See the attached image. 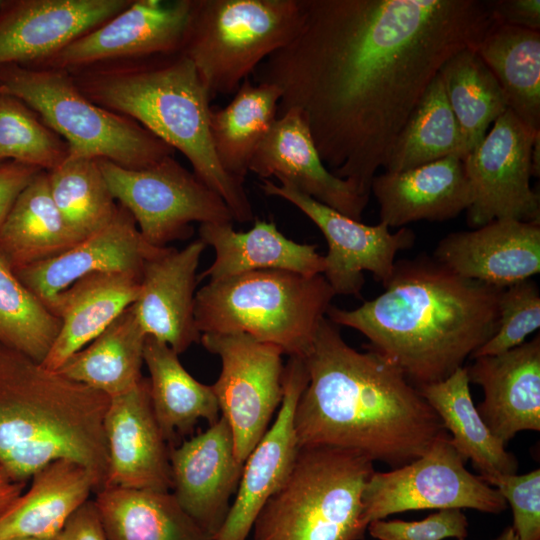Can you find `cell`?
Listing matches in <instances>:
<instances>
[{
	"instance_id": "6da1fadb",
	"label": "cell",
	"mask_w": 540,
	"mask_h": 540,
	"mask_svg": "<svg viewBox=\"0 0 540 540\" xmlns=\"http://www.w3.org/2000/svg\"><path fill=\"white\" fill-rule=\"evenodd\" d=\"M294 38L253 72L297 110L319 156L369 199L376 172L443 64L496 23L480 0H302Z\"/></svg>"
},
{
	"instance_id": "7a4b0ae2",
	"label": "cell",
	"mask_w": 540,
	"mask_h": 540,
	"mask_svg": "<svg viewBox=\"0 0 540 540\" xmlns=\"http://www.w3.org/2000/svg\"><path fill=\"white\" fill-rule=\"evenodd\" d=\"M302 358L309 381L294 413L300 447L353 449L397 468L447 433L393 362L372 349L349 346L327 317Z\"/></svg>"
},
{
	"instance_id": "3957f363",
	"label": "cell",
	"mask_w": 540,
	"mask_h": 540,
	"mask_svg": "<svg viewBox=\"0 0 540 540\" xmlns=\"http://www.w3.org/2000/svg\"><path fill=\"white\" fill-rule=\"evenodd\" d=\"M501 290L421 256L396 261L374 299L351 310L331 305L326 316L363 334L370 349L420 387L463 367L495 333Z\"/></svg>"
},
{
	"instance_id": "277c9868",
	"label": "cell",
	"mask_w": 540,
	"mask_h": 540,
	"mask_svg": "<svg viewBox=\"0 0 540 540\" xmlns=\"http://www.w3.org/2000/svg\"><path fill=\"white\" fill-rule=\"evenodd\" d=\"M110 398L0 345V465L26 482L57 460L86 467L105 486ZM96 492V493H97Z\"/></svg>"
},
{
	"instance_id": "5b68a950",
	"label": "cell",
	"mask_w": 540,
	"mask_h": 540,
	"mask_svg": "<svg viewBox=\"0 0 540 540\" xmlns=\"http://www.w3.org/2000/svg\"><path fill=\"white\" fill-rule=\"evenodd\" d=\"M69 73L92 102L135 120L179 150L197 178L223 199L233 220L254 219L244 184L228 175L216 157L209 128L212 99L185 55L106 62Z\"/></svg>"
},
{
	"instance_id": "8992f818",
	"label": "cell",
	"mask_w": 540,
	"mask_h": 540,
	"mask_svg": "<svg viewBox=\"0 0 540 540\" xmlns=\"http://www.w3.org/2000/svg\"><path fill=\"white\" fill-rule=\"evenodd\" d=\"M335 296L322 274L254 271L201 287L195 322L201 334L245 333L304 357Z\"/></svg>"
},
{
	"instance_id": "52a82bcc",
	"label": "cell",
	"mask_w": 540,
	"mask_h": 540,
	"mask_svg": "<svg viewBox=\"0 0 540 540\" xmlns=\"http://www.w3.org/2000/svg\"><path fill=\"white\" fill-rule=\"evenodd\" d=\"M373 463L353 449L300 447L286 480L256 517L252 540H363L362 494Z\"/></svg>"
},
{
	"instance_id": "ba28073f",
	"label": "cell",
	"mask_w": 540,
	"mask_h": 540,
	"mask_svg": "<svg viewBox=\"0 0 540 540\" xmlns=\"http://www.w3.org/2000/svg\"><path fill=\"white\" fill-rule=\"evenodd\" d=\"M0 93L29 106L67 143L69 156L106 159L124 168L142 169L175 152L135 120L92 102L65 70L3 67Z\"/></svg>"
},
{
	"instance_id": "9c48e42d",
	"label": "cell",
	"mask_w": 540,
	"mask_h": 540,
	"mask_svg": "<svg viewBox=\"0 0 540 540\" xmlns=\"http://www.w3.org/2000/svg\"><path fill=\"white\" fill-rule=\"evenodd\" d=\"M302 0H192L181 53L210 98L234 95L242 82L296 35Z\"/></svg>"
},
{
	"instance_id": "30bf717a",
	"label": "cell",
	"mask_w": 540,
	"mask_h": 540,
	"mask_svg": "<svg viewBox=\"0 0 540 540\" xmlns=\"http://www.w3.org/2000/svg\"><path fill=\"white\" fill-rule=\"evenodd\" d=\"M119 205L133 217L143 239L155 247L188 238L192 222L227 223L233 218L223 199L173 156L142 169L98 159Z\"/></svg>"
},
{
	"instance_id": "8fae6325",
	"label": "cell",
	"mask_w": 540,
	"mask_h": 540,
	"mask_svg": "<svg viewBox=\"0 0 540 540\" xmlns=\"http://www.w3.org/2000/svg\"><path fill=\"white\" fill-rule=\"evenodd\" d=\"M465 463L446 433L413 461L388 472L374 471L362 494L365 523L413 510H506L499 491L469 472Z\"/></svg>"
},
{
	"instance_id": "7c38bea8",
	"label": "cell",
	"mask_w": 540,
	"mask_h": 540,
	"mask_svg": "<svg viewBox=\"0 0 540 540\" xmlns=\"http://www.w3.org/2000/svg\"><path fill=\"white\" fill-rule=\"evenodd\" d=\"M200 342L221 360L211 386L232 431L236 457L244 464L281 405L284 353L245 333H203Z\"/></svg>"
},
{
	"instance_id": "4fadbf2b",
	"label": "cell",
	"mask_w": 540,
	"mask_h": 540,
	"mask_svg": "<svg viewBox=\"0 0 540 540\" xmlns=\"http://www.w3.org/2000/svg\"><path fill=\"white\" fill-rule=\"evenodd\" d=\"M539 135L507 109L463 159L472 191L466 210L470 227L497 219L540 223V196L530 185Z\"/></svg>"
},
{
	"instance_id": "5bb4252c",
	"label": "cell",
	"mask_w": 540,
	"mask_h": 540,
	"mask_svg": "<svg viewBox=\"0 0 540 540\" xmlns=\"http://www.w3.org/2000/svg\"><path fill=\"white\" fill-rule=\"evenodd\" d=\"M262 191L282 198L305 214L323 233L328 245L322 273L335 295L360 297L365 283L364 271L373 274L383 286L391 278L395 257L415 242L408 228L392 233L379 222L366 225L318 202L286 181L263 179Z\"/></svg>"
},
{
	"instance_id": "9a60e30c",
	"label": "cell",
	"mask_w": 540,
	"mask_h": 540,
	"mask_svg": "<svg viewBox=\"0 0 540 540\" xmlns=\"http://www.w3.org/2000/svg\"><path fill=\"white\" fill-rule=\"evenodd\" d=\"M192 0H136L36 67L74 71L181 51Z\"/></svg>"
},
{
	"instance_id": "2e32d148",
	"label": "cell",
	"mask_w": 540,
	"mask_h": 540,
	"mask_svg": "<svg viewBox=\"0 0 540 540\" xmlns=\"http://www.w3.org/2000/svg\"><path fill=\"white\" fill-rule=\"evenodd\" d=\"M308 381L304 359L290 356L277 417L246 459L227 518L213 540H247L259 512L289 475L300 450L294 413Z\"/></svg>"
},
{
	"instance_id": "e0dca14e",
	"label": "cell",
	"mask_w": 540,
	"mask_h": 540,
	"mask_svg": "<svg viewBox=\"0 0 540 540\" xmlns=\"http://www.w3.org/2000/svg\"><path fill=\"white\" fill-rule=\"evenodd\" d=\"M172 494L180 507L213 540L229 513L244 464L235 454L224 416L169 452Z\"/></svg>"
},
{
	"instance_id": "ac0fdd59",
	"label": "cell",
	"mask_w": 540,
	"mask_h": 540,
	"mask_svg": "<svg viewBox=\"0 0 540 540\" xmlns=\"http://www.w3.org/2000/svg\"><path fill=\"white\" fill-rule=\"evenodd\" d=\"M132 0H8L0 9V69L36 67Z\"/></svg>"
},
{
	"instance_id": "d6986e66",
	"label": "cell",
	"mask_w": 540,
	"mask_h": 540,
	"mask_svg": "<svg viewBox=\"0 0 540 540\" xmlns=\"http://www.w3.org/2000/svg\"><path fill=\"white\" fill-rule=\"evenodd\" d=\"M104 426L109 464L103 489L171 492L170 448L153 412L148 378L110 398Z\"/></svg>"
},
{
	"instance_id": "ffe728a7",
	"label": "cell",
	"mask_w": 540,
	"mask_h": 540,
	"mask_svg": "<svg viewBox=\"0 0 540 540\" xmlns=\"http://www.w3.org/2000/svg\"><path fill=\"white\" fill-rule=\"evenodd\" d=\"M205 247L198 239L181 250L159 248L144 263L139 295L131 305L145 334L165 342L177 354L200 342L194 312L195 289Z\"/></svg>"
},
{
	"instance_id": "44dd1931",
	"label": "cell",
	"mask_w": 540,
	"mask_h": 540,
	"mask_svg": "<svg viewBox=\"0 0 540 540\" xmlns=\"http://www.w3.org/2000/svg\"><path fill=\"white\" fill-rule=\"evenodd\" d=\"M159 248L143 239L131 214L118 204L100 230L53 258L14 272L49 309L60 292L92 273L122 272L141 279L145 261Z\"/></svg>"
},
{
	"instance_id": "7402d4cb",
	"label": "cell",
	"mask_w": 540,
	"mask_h": 540,
	"mask_svg": "<svg viewBox=\"0 0 540 540\" xmlns=\"http://www.w3.org/2000/svg\"><path fill=\"white\" fill-rule=\"evenodd\" d=\"M433 258L463 278L503 289L540 272V223L497 219L453 232Z\"/></svg>"
},
{
	"instance_id": "603a6c76",
	"label": "cell",
	"mask_w": 540,
	"mask_h": 540,
	"mask_svg": "<svg viewBox=\"0 0 540 540\" xmlns=\"http://www.w3.org/2000/svg\"><path fill=\"white\" fill-rule=\"evenodd\" d=\"M249 171L260 178L275 177L318 202L361 221L369 199L322 162L300 113L291 109L278 116L257 148Z\"/></svg>"
},
{
	"instance_id": "cb8c5ba5",
	"label": "cell",
	"mask_w": 540,
	"mask_h": 540,
	"mask_svg": "<svg viewBox=\"0 0 540 540\" xmlns=\"http://www.w3.org/2000/svg\"><path fill=\"white\" fill-rule=\"evenodd\" d=\"M470 383L482 387L477 407L490 431L505 445L522 431H540V336L505 353L474 358Z\"/></svg>"
},
{
	"instance_id": "d4e9b609",
	"label": "cell",
	"mask_w": 540,
	"mask_h": 540,
	"mask_svg": "<svg viewBox=\"0 0 540 540\" xmlns=\"http://www.w3.org/2000/svg\"><path fill=\"white\" fill-rule=\"evenodd\" d=\"M380 222L390 227L442 222L467 210L472 191L463 159L450 156L406 171L376 175L371 184Z\"/></svg>"
},
{
	"instance_id": "484cf974",
	"label": "cell",
	"mask_w": 540,
	"mask_h": 540,
	"mask_svg": "<svg viewBox=\"0 0 540 540\" xmlns=\"http://www.w3.org/2000/svg\"><path fill=\"white\" fill-rule=\"evenodd\" d=\"M199 239L214 249L215 258L198 280L218 281L262 270L313 276L325 268L324 256L315 245L288 239L271 221L256 219L246 232L235 231L232 222L204 223L199 227Z\"/></svg>"
},
{
	"instance_id": "4316f807",
	"label": "cell",
	"mask_w": 540,
	"mask_h": 540,
	"mask_svg": "<svg viewBox=\"0 0 540 540\" xmlns=\"http://www.w3.org/2000/svg\"><path fill=\"white\" fill-rule=\"evenodd\" d=\"M140 279L122 272L89 274L60 292L49 306L60 329L42 365L58 370L137 299Z\"/></svg>"
},
{
	"instance_id": "83f0119b",
	"label": "cell",
	"mask_w": 540,
	"mask_h": 540,
	"mask_svg": "<svg viewBox=\"0 0 540 540\" xmlns=\"http://www.w3.org/2000/svg\"><path fill=\"white\" fill-rule=\"evenodd\" d=\"M31 485L0 515V540H54L92 492L93 474L83 465L57 460L39 469Z\"/></svg>"
},
{
	"instance_id": "f1b7e54d",
	"label": "cell",
	"mask_w": 540,
	"mask_h": 540,
	"mask_svg": "<svg viewBox=\"0 0 540 540\" xmlns=\"http://www.w3.org/2000/svg\"><path fill=\"white\" fill-rule=\"evenodd\" d=\"M465 366L444 380L417 387L440 418L450 441L467 462L470 460L480 477L488 483L501 475L515 474L516 457L505 449L487 427L474 405Z\"/></svg>"
},
{
	"instance_id": "f546056e",
	"label": "cell",
	"mask_w": 540,
	"mask_h": 540,
	"mask_svg": "<svg viewBox=\"0 0 540 540\" xmlns=\"http://www.w3.org/2000/svg\"><path fill=\"white\" fill-rule=\"evenodd\" d=\"M168 344L146 336L144 364L150 377V398L155 418L167 441L190 434L200 420L209 425L220 417L211 385L197 381Z\"/></svg>"
},
{
	"instance_id": "4dcf8cb0",
	"label": "cell",
	"mask_w": 540,
	"mask_h": 540,
	"mask_svg": "<svg viewBox=\"0 0 540 540\" xmlns=\"http://www.w3.org/2000/svg\"><path fill=\"white\" fill-rule=\"evenodd\" d=\"M40 171L21 191L0 226V257L17 271L53 258L76 244Z\"/></svg>"
},
{
	"instance_id": "1f68e13d",
	"label": "cell",
	"mask_w": 540,
	"mask_h": 540,
	"mask_svg": "<svg viewBox=\"0 0 540 540\" xmlns=\"http://www.w3.org/2000/svg\"><path fill=\"white\" fill-rule=\"evenodd\" d=\"M281 91L245 79L224 107H211L209 128L223 170L244 184L251 160L277 118Z\"/></svg>"
},
{
	"instance_id": "d6a6232c",
	"label": "cell",
	"mask_w": 540,
	"mask_h": 540,
	"mask_svg": "<svg viewBox=\"0 0 540 540\" xmlns=\"http://www.w3.org/2000/svg\"><path fill=\"white\" fill-rule=\"evenodd\" d=\"M146 334L131 306L56 371L113 398L143 378Z\"/></svg>"
},
{
	"instance_id": "836d02e7",
	"label": "cell",
	"mask_w": 540,
	"mask_h": 540,
	"mask_svg": "<svg viewBox=\"0 0 540 540\" xmlns=\"http://www.w3.org/2000/svg\"><path fill=\"white\" fill-rule=\"evenodd\" d=\"M94 501L108 540H212L171 492L105 488Z\"/></svg>"
},
{
	"instance_id": "e575fe53",
	"label": "cell",
	"mask_w": 540,
	"mask_h": 540,
	"mask_svg": "<svg viewBox=\"0 0 540 540\" xmlns=\"http://www.w3.org/2000/svg\"><path fill=\"white\" fill-rule=\"evenodd\" d=\"M477 52L497 79L508 109L540 131V31L496 22Z\"/></svg>"
},
{
	"instance_id": "d590c367",
	"label": "cell",
	"mask_w": 540,
	"mask_h": 540,
	"mask_svg": "<svg viewBox=\"0 0 540 540\" xmlns=\"http://www.w3.org/2000/svg\"><path fill=\"white\" fill-rule=\"evenodd\" d=\"M469 154L439 73L399 133L385 171L402 172L439 159Z\"/></svg>"
},
{
	"instance_id": "8d00e7d4",
	"label": "cell",
	"mask_w": 540,
	"mask_h": 540,
	"mask_svg": "<svg viewBox=\"0 0 540 540\" xmlns=\"http://www.w3.org/2000/svg\"><path fill=\"white\" fill-rule=\"evenodd\" d=\"M439 75L470 153L508 109L506 97L476 47L452 55Z\"/></svg>"
},
{
	"instance_id": "74e56055",
	"label": "cell",
	"mask_w": 540,
	"mask_h": 540,
	"mask_svg": "<svg viewBox=\"0 0 540 540\" xmlns=\"http://www.w3.org/2000/svg\"><path fill=\"white\" fill-rule=\"evenodd\" d=\"M47 174L52 199L78 240L100 230L114 216L118 203L98 159L69 156Z\"/></svg>"
},
{
	"instance_id": "f35d334b",
	"label": "cell",
	"mask_w": 540,
	"mask_h": 540,
	"mask_svg": "<svg viewBox=\"0 0 540 540\" xmlns=\"http://www.w3.org/2000/svg\"><path fill=\"white\" fill-rule=\"evenodd\" d=\"M59 329V318L0 257V345L42 363Z\"/></svg>"
},
{
	"instance_id": "ab89813d",
	"label": "cell",
	"mask_w": 540,
	"mask_h": 540,
	"mask_svg": "<svg viewBox=\"0 0 540 540\" xmlns=\"http://www.w3.org/2000/svg\"><path fill=\"white\" fill-rule=\"evenodd\" d=\"M69 157L67 143L20 99L0 93V160L51 171Z\"/></svg>"
},
{
	"instance_id": "60d3db41",
	"label": "cell",
	"mask_w": 540,
	"mask_h": 540,
	"mask_svg": "<svg viewBox=\"0 0 540 540\" xmlns=\"http://www.w3.org/2000/svg\"><path fill=\"white\" fill-rule=\"evenodd\" d=\"M499 318L495 333L479 348L472 359L505 353L523 344L540 327V292L537 284L524 280L501 290Z\"/></svg>"
},
{
	"instance_id": "b9f144b4",
	"label": "cell",
	"mask_w": 540,
	"mask_h": 540,
	"mask_svg": "<svg viewBox=\"0 0 540 540\" xmlns=\"http://www.w3.org/2000/svg\"><path fill=\"white\" fill-rule=\"evenodd\" d=\"M468 526L462 509H441L419 521H372L367 530L377 540H465Z\"/></svg>"
},
{
	"instance_id": "7bdbcfd3",
	"label": "cell",
	"mask_w": 540,
	"mask_h": 540,
	"mask_svg": "<svg viewBox=\"0 0 540 540\" xmlns=\"http://www.w3.org/2000/svg\"><path fill=\"white\" fill-rule=\"evenodd\" d=\"M488 484L511 506L518 540H540V470L501 475Z\"/></svg>"
},
{
	"instance_id": "ee69618b",
	"label": "cell",
	"mask_w": 540,
	"mask_h": 540,
	"mask_svg": "<svg viewBox=\"0 0 540 540\" xmlns=\"http://www.w3.org/2000/svg\"><path fill=\"white\" fill-rule=\"evenodd\" d=\"M40 171L42 170L15 161L0 163V226L18 195Z\"/></svg>"
},
{
	"instance_id": "f6af8a7d",
	"label": "cell",
	"mask_w": 540,
	"mask_h": 540,
	"mask_svg": "<svg viewBox=\"0 0 540 540\" xmlns=\"http://www.w3.org/2000/svg\"><path fill=\"white\" fill-rule=\"evenodd\" d=\"M488 5L497 23L540 31L539 0H488Z\"/></svg>"
},
{
	"instance_id": "bcb514c9",
	"label": "cell",
	"mask_w": 540,
	"mask_h": 540,
	"mask_svg": "<svg viewBox=\"0 0 540 540\" xmlns=\"http://www.w3.org/2000/svg\"><path fill=\"white\" fill-rule=\"evenodd\" d=\"M54 540H108L95 501L79 507Z\"/></svg>"
},
{
	"instance_id": "7dc6e473",
	"label": "cell",
	"mask_w": 540,
	"mask_h": 540,
	"mask_svg": "<svg viewBox=\"0 0 540 540\" xmlns=\"http://www.w3.org/2000/svg\"><path fill=\"white\" fill-rule=\"evenodd\" d=\"M24 483L13 480L0 465V515L22 494Z\"/></svg>"
},
{
	"instance_id": "c3c4849f",
	"label": "cell",
	"mask_w": 540,
	"mask_h": 540,
	"mask_svg": "<svg viewBox=\"0 0 540 540\" xmlns=\"http://www.w3.org/2000/svg\"><path fill=\"white\" fill-rule=\"evenodd\" d=\"M540 135L536 138L532 150V175L539 176L540 173Z\"/></svg>"
},
{
	"instance_id": "681fc988",
	"label": "cell",
	"mask_w": 540,
	"mask_h": 540,
	"mask_svg": "<svg viewBox=\"0 0 540 540\" xmlns=\"http://www.w3.org/2000/svg\"><path fill=\"white\" fill-rule=\"evenodd\" d=\"M493 540H518V538L512 526H508Z\"/></svg>"
},
{
	"instance_id": "f907efd6",
	"label": "cell",
	"mask_w": 540,
	"mask_h": 540,
	"mask_svg": "<svg viewBox=\"0 0 540 540\" xmlns=\"http://www.w3.org/2000/svg\"><path fill=\"white\" fill-rule=\"evenodd\" d=\"M5 540H40V539H30V538L22 539V538H16V539H5Z\"/></svg>"
},
{
	"instance_id": "816d5d0a",
	"label": "cell",
	"mask_w": 540,
	"mask_h": 540,
	"mask_svg": "<svg viewBox=\"0 0 540 540\" xmlns=\"http://www.w3.org/2000/svg\"><path fill=\"white\" fill-rule=\"evenodd\" d=\"M5 3H6V0H0V9L4 6Z\"/></svg>"
},
{
	"instance_id": "f5cc1de1",
	"label": "cell",
	"mask_w": 540,
	"mask_h": 540,
	"mask_svg": "<svg viewBox=\"0 0 540 540\" xmlns=\"http://www.w3.org/2000/svg\"><path fill=\"white\" fill-rule=\"evenodd\" d=\"M2 162H4V161L0 160V163H2Z\"/></svg>"
}]
</instances>
